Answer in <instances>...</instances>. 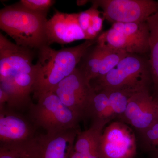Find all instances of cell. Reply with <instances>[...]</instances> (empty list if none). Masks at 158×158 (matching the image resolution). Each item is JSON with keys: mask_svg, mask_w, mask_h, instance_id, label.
<instances>
[{"mask_svg": "<svg viewBox=\"0 0 158 158\" xmlns=\"http://www.w3.org/2000/svg\"><path fill=\"white\" fill-rule=\"evenodd\" d=\"M150 31L149 39V60L153 96L158 99V11L148 19Z\"/></svg>", "mask_w": 158, "mask_h": 158, "instance_id": "obj_15", "label": "cell"}, {"mask_svg": "<svg viewBox=\"0 0 158 158\" xmlns=\"http://www.w3.org/2000/svg\"><path fill=\"white\" fill-rule=\"evenodd\" d=\"M104 52L105 50L96 43L88 48L77 66L90 83L98 76Z\"/></svg>", "mask_w": 158, "mask_h": 158, "instance_id": "obj_17", "label": "cell"}, {"mask_svg": "<svg viewBox=\"0 0 158 158\" xmlns=\"http://www.w3.org/2000/svg\"><path fill=\"white\" fill-rule=\"evenodd\" d=\"M69 158H105L101 154H84L75 152L72 150Z\"/></svg>", "mask_w": 158, "mask_h": 158, "instance_id": "obj_26", "label": "cell"}, {"mask_svg": "<svg viewBox=\"0 0 158 158\" xmlns=\"http://www.w3.org/2000/svg\"><path fill=\"white\" fill-rule=\"evenodd\" d=\"M88 117L92 121L102 122L107 124L116 118L110 104L108 90H95L88 108Z\"/></svg>", "mask_w": 158, "mask_h": 158, "instance_id": "obj_16", "label": "cell"}, {"mask_svg": "<svg viewBox=\"0 0 158 158\" xmlns=\"http://www.w3.org/2000/svg\"><path fill=\"white\" fill-rule=\"evenodd\" d=\"M108 91L110 104L116 115V118L118 119L123 115L130 98L135 93L121 90Z\"/></svg>", "mask_w": 158, "mask_h": 158, "instance_id": "obj_20", "label": "cell"}, {"mask_svg": "<svg viewBox=\"0 0 158 158\" xmlns=\"http://www.w3.org/2000/svg\"><path fill=\"white\" fill-rule=\"evenodd\" d=\"M34 126L14 110L0 107L1 144H23L35 136Z\"/></svg>", "mask_w": 158, "mask_h": 158, "instance_id": "obj_12", "label": "cell"}, {"mask_svg": "<svg viewBox=\"0 0 158 158\" xmlns=\"http://www.w3.org/2000/svg\"><path fill=\"white\" fill-rule=\"evenodd\" d=\"M118 120L131 126L137 133L146 130L158 121L157 102L150 90L146 89L134 94Z\"/></svg>", "mask_w": 158, "mask_h": 158, "instance_id": "obj_10", "label": "cell"}, {"mask_svg": "<svg viewBox=\"0 0 158 158\" xmlns=\"http://www.w3.org/2000/svg\"><path fill=\"white\" fill-rule=\"evenodd\" d=\"M0 158H32L25 144H0Z\"/></svg>", "mask_w": 158, "mask_h": 158, "instance_id": "obj_22", "label": "cell"}, {"mask_svg": "<svg viewBox=\"0 0 158 158\" xmlns=\"http://www.w3.org/2000/svg\"><path fill=\"white\" fill-rule=\"evenodd\" d=\"M52 92L82 119L88 117V108L95 90L77 67L57 85Z\"/></svg>", "mask_w": 158, "mask_h": 158, "instance_id": "obj_7", "label": "cell"}, {"mask_svg": "<svg viewBox=\"0 0 158 158\" xmlns=\"http://www.w3.org/2000/svg\"><path fill=\"white\" fill-rule=\"evenodd\" d=\"M35 55L34 50L18 45L0 34V89L9 95L8 107L19 110L32 103Z\"/></svg>", "mask_w": 158, "mask_h": 158, "instance_id": "obj_1", "label": "cell"}, {"mask_svg": "<svg viewBox=\"0 0 158 158\" xmlns=\"http://www.w3.org/2000/svg\"></svg>", "mask_w": 158, "mask_h": 158, "instance_id": "obj_29", "label": "cell"}, {"mask_svg": "<svg viewBox=\"0 0 158 158\" xmlns=\"http://www.w3.org/2000/svg\"><path fill=\"white\" fill-rule=\"evenodd\" d=\"M9 101V96L6 92L0 89V107L7 106Z\"/></svg>", "mask_w": 158, "mask_h": 158, "instance_id": "obj_27", "label": "cell"}, {"mask_svg": "<svg viewBox=\"0 0 158 158\" xmlns=\"http://www.w3.org/2000/svg\"><path fill=\"white\" fill-rule=\"evenodd\" d=\"M55 2L53 0H21L19 2L31 11L47 14Z\"/></svg>", "mask_w": 158, "mask_h": 158, "instance_id": "obj_24", "label": "cell"}, {"mask_svg": "<svg viewBox=\"0 0 158 158\" xmlns=\"http://www.w3.org/2000/svg\"><path fill=\"white\" fill-rule=\"evenodd\" d=\"M104 49V54L102 59L98 76L95 80L105 76L116 67L120 61L128 54L123 51Z\"/></svg>", "mask_w": 158, "mask_h": 158, "instance_id": "obj_19", "label": "cell"}, {"mask_svg": "<svg viewBox=\"0 0 158 158\" xmlns=\"http://www.w3.org/2000/svg\"><path fill=\"white\" fill-rule=\"evenodd\" d=\"M80 129L36 135L26 143L32 158H69Z\"/></svg>", "mask_w": 158, "mask_h": 158, "instance_id": "obj_9", "label": "cell"}, {"mask_svg": "<svg viewBox=\"0 0 158 158\" xmlns=\"http://www.w3.org/2000/svg\"><path fill=\"white\" fill-rule=\"evenodd\" d=\"M95 6L94 11L91 17V22L90 27L85 32V35L87 37V40L96 39L99 35L102 28L103 23L104 20L103 17L101 16V13L98 8Z\"/></svg>", "mask_w": 158, "mask_h": 158, "instance_id": "obj_23", "label": "cell"}, {"mask_svg": "<svg viewBox=\"0 0 158 158\" xmlns=\"http://www.w3.org/2000/svg\"><path fill=\"white\" fill-rule=\"evenodd\" d=\"M95 90H121L135 93L152 85L149 61L141 55L128 54L105 76L90 82Z\"/></svg>", "mask_w": 158, "mask_h": 158, "instance_id": "obj_4", "label": "cell"}, {"mask_svg": "<svg viewBox=\"0 0 158 158\" xmlns=\"http://www.w3.org/2000/svg\"><path fill=\"white\" fill-rule=\"evenodd\" d=\"M47 15L31 11L20 2L6 6L0 10V28L17 45L37 51L48 45Z\"/></svg>", "mask_w": 158, "mask_h": 158, "instance_id": "obj_3", "label": "cell"}, {"mask_svg": "<svg viewBox=\"0 0 158 158\" xmlns=\"http://www.w3.org/2000/svg\"><path fill=\"white\" fill-rule=\"evenodd\" d=\"M78 13H66L56 10L48 20L46 25V36L48 45L52 44H67L87 37L79 25Z\"/></svg>", "mask_w": 158, "mask_h": 158, "instance_id": "obj_11", "label": "cell"}, {"mask_svg": "<svg viewBox=\"0 0 158 158\" xmlns=\"http://www.w3.org/2000/svg\"><path fill=\"white\" fill-rule=\"evenodd\" d=\"M137 133L144 150L148 152L158 151V121L146 130Z\"/></svg>", "mask_w": 158, "mask_h": 158, "instance_id": "obj_21", "label": "cell"}, {"mask_svg": "<svg viewBox=\"0 0 158 158\" xmlns=\"http://www.w3.org/2000/svg\"><path fill=\"white\" fill-rule=\"evenodd\" d=\"M96 43L105 49L123 51L128 54L141 55L148 52L122 33L112 28L101 33L97 38Z\"/></svg>", "mask_w": 158, "mask_h": 158, "instance_id": "obj_13", "label": "cell"}, {"mask_svg": "<svg viewBox=\"0 0 158 158\" xmlns=\"http://www.w3.org/2000/svg\"><path fill=\"white\" fill-rule=\"evenodd\" d=\"M107 125L102 122L92 121L89 128L78 133L73 150L84 154H101V138Z\"/></svg>", "mask_w": 158, "mask_h": 158, "instance_id": "obj_14", "label": "cell"}, {"mask_svg": "<svg viewBox=\"0 0 158 158\" xmlns=\"http://www.w3.org/2000/svg\"><path fill=\"white\" fill-rule=\"evenodd\" d=\"M96 42L97 38L58 50L48 45L38 50L33 90L34 97L37 99L41 94L52 91L60 82L73 72L88 48Z\"/></svg>", "mask_w": 158, "mask_h": 158, "instance_id": "obj_2", "label": "cell"}, {"mask_svg": "<svg viewBox=\"0 0 158 158\" xmlns=\"http://www.w3.org/2000/svg\"><path fill=\"white\" fill-rule=\"evenodd\" d=\"M88 2V1H77V4L79 6H83Z\"/></svg>", "mask_w": 158, "mask_h": 158, "instance_id": "obj_28", "label": "cell"}, {"mask_svg": "<svg viewBox=\"0 0 158 158\" xmlns=\"http://www.w3.org/2000/svg\"><path fill=\"white\" fill-rule=\"evenodd\" d=\"M112 28L122 33L148 51H149L150 31L147 22L115 23Z\"/></svg>", "mask_w": 158, "mask_h": 158, "instance_id": "obj_18", "label": "cell"}, {"mask_svg": "<svg viewBox=\"0 0 158 158\" xmlns=\"http://www.w3.org/2000/svg\"><path fill=\"white\" fill-rule=\"evenodd\" d=\"M137 144L135 135L131 128L118 120L104 129L100 149L105 158H134L137 153Z\"/></svg>", "mask_w": 158, "mask_h": 158, "instance_id": "obj_8", "label": "cell"}, {"mask_svg": "<svg viewBox=\"0 0 158 158\" xmlns=\"http://www.w3.org/2000/svg\"><path fill=\"white\" fill-rule=\"evenodd\" d=\"M95 6L92 5L91 8L86 11L78 13V20L80 27L85 33L90 25L91 17Z\"/></svg>", "mask_w": 158, "mask_h": 158, "instance_id": "obj_25", "label": "cell"}, {"mask_svg": "<svg viewBox=\"0 0 158 158\" xmlns=\"http://www.w3.org/2000/svg\"><path fill=\"white\" fill-rule=\"evenodd\" d=\"M92 5L103 10V17L113 23H139L158 11V2L153 0H95Z\"/></svg>", "mask_w": 158, "mask_h": 158, "instance_id": "obj_6", "label": "cell"}, {"mask_svg": "<svg viewBox=\"0 0 158 158\" xmlns=\"http://www.w3.org/2000/svg\"><path fill=\"white\" fill-rule=\"evenodd\" d=\"M29 106L31 121L47 134L79 129L82 118L65 106L52 91L41 94Z\"/></svg>", "mask_w": 158, "mask_h": 158, "instance_id": "obj_5", "label": "cell"}]
</instances>
